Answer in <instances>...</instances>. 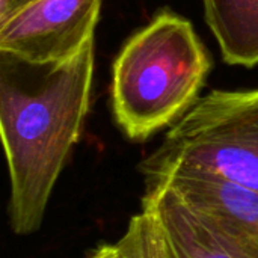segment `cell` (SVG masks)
Here are the masks:
<instances>
[{
    "label": "cell",
    "instance_id": "8",
    "mask_svg": "<svg viewBox=\"0 0 258 258\" xmlns=\"http://www.w3.org/2000/svg\"><path fill=\"white\" fill-rule=\"evenodd\" d=\"M85 258H166V239L153 210L142 204L116 242L98 246Z\"/></svg>",
    "mask_w": 258,
    "mask_h": 258
},
{
    "label": "cell",
    "instance_id": "7",
    "mask_svg": "<svg viewBox=\"0 0 258 258\" xmlns=\"http://www.w3.org/2000/svg\"><path fill=\"white\" fill-rule=\"evenodd\" d=\"M204 17L230 65H258V0H203Z\"/></svg>",
    "mask_w": 258,
    "mask_h": 258
},
{
    "label": "cell",
    "instance_id": "9",
    "mask_svg": "<svg viewBox=\"0 0 258 258\" xmlns=\"http://www.w3.org/2000/svg\"><path fill=\"white\" fill-rule=\"evenodd\" d=\"M165 239H166V237H165ZM166 258H177V257H175V254L172 252L171 246L168 245V242H166Z\"/></svg>",
    "mask_w": 258,
    "mask_h": 258
},
{
    "label": "cell",
    "instance_id": "6",
    "mask_svg": "<svg viewBox=\"0 0 258 258\" xmlns=\"http://www.w3.org/2000/svg\"><path fill=\"white\" fill-rule=\"evenodd\" d=\"M142 204L156 215L177 258H255L197 215L163 183H148Z\"/></svg>",
    "mask_w": 258,
    "mask_h": 258
},
{
    "label": "cell",
    "instance_id": "3",
    "mask_svg": "<svg viewBox=\"0 0 258 258\" xmlns=\"http://www.w3.org/2000/svg\"><path fill=\"white\" fill-rule=\"evenodd\" d=\"M183 166L258 192V89L212 91L168 130L144 172Z\"/></svg>",
    "mask_w": 258,
    "mask_h": 258
},
{
    "label": "cell",
    "instance_id": "4",
    "mask_svg": "<svg viewBox=\"0 0 258 258\" xmlns=\"http://www.w3.org/2000/svg\"><path fill=\"white\" fill-rule=\"evenodd\" d=\"M103 0H33L0 24V51L32 63L65 62L91 42Z\"/></svg>",
    "mask_w": 258,
    "mask_h": 258
},
{
    "label": "cell",
    "instance_id": "10",
    "mask_svg": "<svg viewBox=\"0 0 258 258\" xmlns=\"http://www.w3.org/2000/svg\"><path fill=\"white\" fill-rule=\"evenodd\" d=\"M30 2H33V0H21V8H23V6H26V5H27V3H30ZM21 8H20V9H21ZM20 9H18V11H20Z\"/></svg>",
    "mask_w": 258,
    "mask_h": 258
},
{
    "label": "cell",
    "instance_id": "5",
    "mask_svg": "<svg viewBox=\"0 0 258 258\" xmlns=\"http://www.w3.org/2000/svg\"><path fill=\"white\" fill-rule=\"evenodd\" d=\"M166 184L181 201L240 249L258 258V192L215 174L168 166L145 174Z\"/></svg>",
    "mask_w": 258,
    "mask_h": 258
},
{
    "label": "cell",
    "instance_id": "1",
    "mask_svg": "<svg viewBox=\"0 0 258 258\" xmlns=\"http://www.w3.org/2000/svg\"><path fill=\"white\" fill-rule=\"evenodd\" d=\"M94 65V42L56 63H32L0 51L8 213L17 236L33 234L42 225L54 186L85 125Z\"/></svg>",
    "mask_w": 258,
    "mask_h": 258
},
{
    "label": "cell",
    "instance_id": "2",
    "mask_svg": "<svg viewBox=\"0 0 258 258\" xmlns=\"http://www.w3.org/2000/svg\"><path fill=\"white\" fill-rule=\"evenodd\" d=\"M212 57L192 23L163 11L136 32L113 63L112 107L132 141L172 125L198 100Z\"/></svg>",
    "mask_w": 258,
    "mask_h": 258
}]
</instances>
